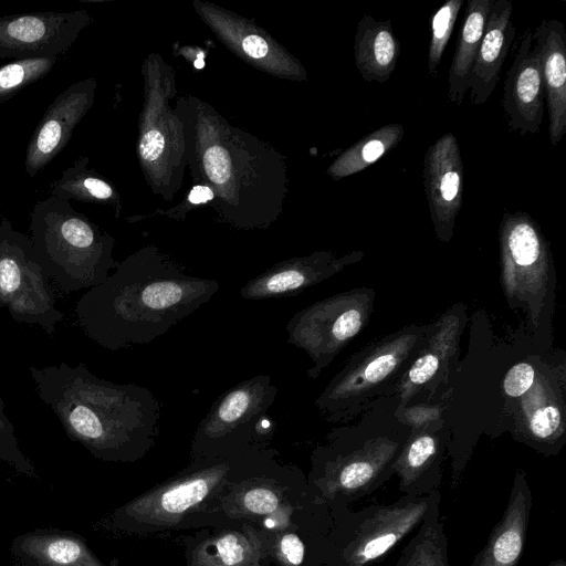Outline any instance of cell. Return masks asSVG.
Instances as JSON below:
<instances>
[{
    "mask_svg": "<svg viewBox=\"0 0 566 566\" xmlns=\"http://www.w3.org/2000/svg\"><path fill=\"white\" fill-rule=\"evenodd\" d=\"M423 185L431 221L438 238L452 237L462 206L463 163L457 137L446 133L430 145L423 158Z\"/></svg>",
    "mask_w": 566,
    "mask_h": 566,
    "instance_id": "cell-10",
    "label": "cell"
},
{
    "mask_svg": "<svg viewBox=\"0 0 566 566\" xmlns=\"http://www.w3.org/2000/svg\"><path fill=\"white\" fill-rule=\"evenodd\" d=\"M87 158H78L51 182L50 195L61 200L105 201L114 196L112 187L86 167Z\"/></svg>",
    "mask_w": 566,
    "mask_h": 566,
    "instance_id": "cell-23",
    "label": "cell"
},
{
    "mask_svg": "<svg viewBox=\"0 0 566 566\" xmlns=\"http://www.w3.org/2000/svg\"><path fill=\"white\" fill-rule=\"evenodd\" d=\"M405 134L399 123L386 124L347 148L331 166L334 178L360 172L397 147Z\"/></svg>",
    "mask_w": 566,
    "mask_h": 566,
    "instance_id": "cell-22",
    "label": "cell"
},
{
    "mask_svg": "<svg viewBox=\"0 0 566 566\" xmlns=\"http://www.w3.org/2000/svg\"><path fill=\"white\" fill-rule=\"evenodd\" d=\"M49 276L38 261L31 238L0 221V307L17 322L53 335L64 314L56 307Z\"/></svg>",
    "mask_w": 566,
    "mask_h": 566,
    "instance_id": "cell-5",
    "label": "cell"
},
{
    "mask_svg": "<svg viewBox=\"0 0 566 566\" xmlns=\"http://www.w3.org/2000/svg\"><path fill=\"white\" fill-rule=\"evenodd\" d=\"M439 367V359L433 354H427L418 358L409 369L408 377L415 385L429 380Z\"/></svg>",
    "mask_w": 566,
    "mask_h": 566,
    "instance_id": "cell-31",
    "label": "cell"
},
{
    "mask_svg": "<svg viewBox=\"0 0 566 566\" xmlns=\"http://www.w3.org/2000/svg\"><path fill=\"white\" fill-rule=\"evenodd\" d=\"M94 86L93 80L77 81L50 104L27 148L24 169L30 177L50 164L70 142L92 104Z\"/></svg>",
    "mask_w": 566,
    "mask_h": 566,
    "instance_id": "cell-11",
    "label": "cell"
},
{
    "mask_svg": "<svg viewBox=\"0 0 566 566\" xmlns=\"http://www.w3.org/2000/svg\"><path fill=\"white\" fill-rule=\"evenodd\" d=\"M35 392L67 438L106 461L143 455L159 431L161 408L148 388L99 378L84 364L30 367Z\"/></svg>",
    "mask_w": 566,
    "mask_h": 566,
    "instance_id": "cell-2",
    "label": "cell"
},
{
    "mask_svg": "<svg viewBox=\"0 0 566 566\" xmlns=\"http://www.w3.org/2000/svg\"><path fill=\"white\" fill-rule=\"evenodd\" d=\"M440 503L441 499L432 504L392 566H451Z\"/></svg>",
    "mask_w": 566,
    "mask_h": 566,
    "instance_id": "cell-21",
    "label": "cell"
},
{
    "mask_svg": "<svg viewBox=\"0 0 566 566\" xmlns=\"http://www.w3.org/2000/svg\"><path fill=\"white\" fill-rule=\"evenodd\" d=\"M533 41L541 60L549 142L557 146L566 133V30L563 22L542 20L533 32Z\"/></svg>",
    "mask_w": 566,
    "mask_h": 566,
    "instance_id": "cell-15",
    "label": "cell"
},
{
    "mask_svg": "<svg viewBox=\"0 0 566 566\" xmlns=\"http://www.w3.org/2000/svg\"><path fill=\"white\" fill-rule=\"evenodd\" d=\"M245 507L259 514H266L273 512L279 504L276 495L268 489H252L244 496Z\"/></svg>",
    "mask_w": 566,
    "mask_h": 566,
    "instance_id": "cell-30",
    "label": "cell"
},
{
    "mask_svg": "<svg viewBox=\"0 0 566 566\" xmlns=\"http://www.w3.org/2000/svg\"><path fill=\"white\" fill-rule=\"evenodd\" d=\"M270 375L248 378L221 394L199 422L192 447L198 454H217L269 436V410L277 396Z\"/></svg>",
    "mask_w": 566,
    "mask_h": 566,
    "instance_id": "cell-6",
    "label": "cell"
},
{
    "mask_svg": "<svg viewBox=\"0 0 566 566\" xmlns=\"http://www.w3.org/2000/svg\"><path fill=\"white\" fill-rule=\"evenodd\" d=\"M213 198V192L209 187L206 186H196L189 193V201L191 203L198 205L202 202H207Z\"/></svg>",
    "mask_w": 566,
    "mask_h": 566,
    "instance_id": "cell-36",
    "label": "cell"
},
{
    "mask_svg": "<svg viewBox=\"0 0 566 566\" xmlns=\"http://www.w3.org/2000/svg\"><path fill=\"white\" fill-rule=\"evenodd\" d=\"M534 380V369L522 363L513 366L504 378V390L509 396L518 397L525 394Z\"/></svg>",
    "mask_w": 566,
    "mask_h": 566,
    "instance_id": "cell-29",
    "label": "cell"
},
{
    "mask_svg": "<svg viewBox=\"0 0 566 566\" xmlns=\"http://www.w3.org/2000/svg\"><path fill=\"white\" fill-rule=\"evenodd\" d=\"M559 423V410L554 406H546L535 411L531 419L530 429L535 438L545 440L553 436Z\"/></svg>",
    "mask_w": 566,
    "mask_h": 566,
    "instance_id": "cell-28",
    "label": "cell"
},
{
    "mask_svg": "<svg viewBox=\"0 0 566 566\" xmlns=\"http://www.w3.org/2000/svg\"><path fill=\"white\" fill-rule=\"evenodd\" d=\"M221 562L228 566L241 563L244 558V548L234 535H227L217 543Z\"/></svg>",
    "mask_w": 566,
    "mask_h": 566,
    "instance_id": "cell-32",
    "label": "cell"
},
{
    "mask_svg": "<svg viewBox=\"0 0 566 566\" xmlns=\"http://www.w3.org/2000/svg\"><path fill=\"white\" fill-rule=\"evenodd\" d=\"M31 241L44 272L64 293L103 283L118 265L113 241L70 201L48 197L30 213Z\"/></svg>",
    "mask_w": 566,
    "mask_h": 566,
    "instance_id": "cell-3",
    "label": "cell"
},
{
    "mask_svg": "<svg viewBox=\"0 0 566 566\" xmlns=\"http://www.w3.org/2000/svg\"><path fill=\"white\" fill-rule=\"evenodd\" d=\"M88 20L83 10L1 15L0 60L57 57L72 48Z\"/></svg>",
    "mask_w": 566,
    "mask_h": 566,
    "instance_id": "cell-9",
    "label": "cell"
},
{
    "mask_svg": "<svg viewBox=\"0 0 566 566\" xmlns=\"http://www.w3.org/2000/svg\"><path fill=\"white\" fill-rule=\"evenodd\" d=\"M0 461L11 465L17 472L31 479L39 474L30 459L21 451L14 427L4 413V402L0 397Z\"/></svg>",
    "mask_w": 566,
    "mask_h": 566,
    "instance_id": "cell-26",
    "label": "cell"
},
{
    "mask_svg": "<svg viewBox=\"0 0 566 566\" xmlns=\"http://www.w3.org/2000/svg\"><path fill=\"white\" fill-rule=\"evenodd\" d=\"M439 490L428 495H402L389 504H374L352 512L336 513L331 545V566H370L381 560L407 535L419 527Z\"/></svg>",
    "mask_w": 566,
    "mask_h": 566,
    "instance_id": "cell-4",
    "label": "cell"
},
{
    "mask_svg": "<svg viewBox=\"0 0 566 566\" xmlns=\"http://www.w3.org/2000/svg\"><path fill=\"white\" fill-rule=\"evenodd\" d=\"M203 65H205V62H203V60H202V55H200V59L198 57V59L196 60V62H195V66H196L197 69H202V67H203Z\"/></svg>",
    "mask_w": 566,
    "mask_h": 566,
    "instance_id": "cell-38",
    "label": "cell"
},
{
    "mask_svg": "<svg viewBox=\"0 0 566 566\" xmlns=\"http://www.w3.org/2000/svg\"><path fill=\"white\" fill-rule=\"evenodd\" d=\"M206 172L214 184H224L231 172L228 151L221 146L209 147L203 156Z\"/></svg>",
    "mask_w": 566,
    "mask_h": 566,
    "instance_id": "cell-27",
    "label": "cell"
},
{
    "mask_svg": "<svg viewBox=\"0 0 566 566\" xmlns=\"http://www.w3.org/2000/svg\"><path fill=\"white\" fill-rule=\"evenodd\" d=\"M513 4L509 0H494L485 30L471 70L468 90L473 105L484 104L500 80V73L514 40Z\"/></svg>",
    "mask_w": 566,
    "mask_h": 566,
    "instance_id": "cell-16",
    "label": "cell"
},
{
    "mask_svg": "<svg viewBox=\"0 0 566 566\" xmlns=\"http://www.w3.org/2000/svg\"><path fill=\"white\" fill-rule=\"evenodd\" d=\"M10 554L17 566H104L84 537L59 528H34L15 536Z\"/></svg>",
    "mask_w": 566,
    "mask_h": 566,
    "instance_id": "cell-17",
    "label": "cell"
},
{
    "mask_svg": "<svg viewBox=\"0 0 566 566\" xmlns=\"http://www.w3.org/2000/svg\"><path fill=\"white\" fill-rule=\"evenodd\" d=\"M164 147V136L158 130H148L139 143V153L145 160L154 161L161 155Z\"/></svg>",
    "mask_w": 566,
    "mask_h": 566,
    "instance_id": "cell-33",
    "label": "cell"
},
{
    "mask_svg": "<svg viewBox=\"0 0 566 566\" xmlns=\"http://www.w3.org/2000/svg\"><path fill=\"white\" fill-rule=\"evenodd\" d=\"M533 495L524 473L514 478L501 520L467 566H517L526 542Z\"/></svg>",
    "mask_w": 566,
    "mask_h": 566,
    "instance_id": "cell-14",
    "label": "cell"
},
{
    "mask_svg": "<svg viewBox=\"0 0 566 566\" xmlns=\"http://www.w3.org/2000/svg\"><path fill=\"white\" fill-rule=\"evenodd\" d=\"M281 551L293 565L302 564L305 555V546L295 534H287L281 541Z\"/></svg>",
    "mask_w": 566,
    "mask_h": 566,
    "instance_id": "cell-34",
    "label": "cell"
},
{
    "mask_svg": "<svg viewBox=\"0 0 566 566\" xmlns=\"http://www.w3.org/2000/svg\"><path fill=\"white\" fill-rule=\"evenodd\" d=\"M57 57L15 60L0 67V104L21 90L43 78Z\"/></svg>",
    "mask_w": 566,
    "mask_h": 566,
    "instance_id": "cell-24",
    "label": "cell"
},
{
    "mask_svg": "<svg viewBox=\"0 0 566 566\" xmlns=\"http://www.w3.org/2000/svg\"><path fill=\"white\" fill-rule=\"evenodd\" d=\"M463 0H448L431 18V36L428 49V71L434 73L452 34Z\"/></svg>",
    "mask_w": 566,
    "mask_h": 566,
    "instance_id": "cell-25",
    "label": "cell"
},
{
    "mask_svg": "<svg viewBox=\"0 0 566 566\" xmlns=\"http://www.w3.org/2000/svg\"><path fill=\"white\" fill-rule=\"evenodd\" d=\"M494 0H470L458 35L448 78L450 102L460 106L468 92L471 70L485 30L490 8Z\"/></svg>",
    "mask_w": 566,
    "mask_h": 566,
    "instance_id": "cell-20",
    "label": "cell"
},
{
    "mask_svg": "<svg viewBox=\"0 0 566 566\" xmlns=\"http://www.w3.org/2000/svg\"><path fill=\"white\" fill-rule=\"evenodd\" d=\"M402 447L388 441L344 444L339 439L321 453V481L335 511L360 500L391 478Z\"/></svg>",
    "mask_w": 566,
    "mask_h": 566,
    "instance_id": "cell-7",
    "label": "cell"
},
{
    "mask_svg": "<svg viewBox=\"0 0 566 566\" xmlns=\"http://www.w3.org/2000/svg\"><path fill=\"white\" fill-rule=\"evenodd\" d=\"M545 93L541 60L527 30L520 42L504 82L502 107L510 130L524 136L541 129Z\"/></svg>",
    "mask_w": 566,
    "mask_h": 566,
    "instance_id": "cell-12",
    "label": "cell"
},
{
    "mask_svg": "<svg viewBox=\"0 0 566 566\" xmlns=\"http://www.w3.org/2000/svg\"><path fill=\"white\" fill-rule=\"evenodd\" d=\"M548 566H566V563L563 558H557L552 560Z\"/></svg>",
    "mask_w": 566,
    "mask_h": 566,
    "instance_id": "cell-37",
    "label": "cell"
},
{
    "mask_svg": "<svg viewBox=\"0 0 566 566\" xmlns=\"http://www.w3.org/2000/svg\"><path fill=\"white\" fill-rule=\"evenodd\" d=\"M242 48L248 55L254 59L263 57L269 50L265 40L255 34L247 36L242 42Z\"/></svg>",
    "mask_w": 566,
    "mask_h": 566,
    "instance_id": "cell-35",
    "label": "cell"
},
{
    "mask_svg": "<svg viewBox=\"0 0 566 566\" xmlns=\"http://www.w3.org/2000/svg\"><path fill=\"white\" fill-rule=\"evenodd\" d=\"M400 41L395 35L391 20L378 21L365 14L358 22L354 55L356 67L364 81L387 82L400 56Z\"/></svg>",
    "mask_w": 566,
    "mask_h": 566,
    "instance_id": "cell-19",
    "label": "cell"
},
{
    "mask_svg": "<svg viewBox=\"0 0 566 566\" xmlns=\"http://www.w3.org/2000/svg\"><path fill=\"white\" fill-rule=\"evenodd\" d=\"M343 261L319 253L279 263L249 280L240 289V296L244 300L293 296L338 271Z\"/></svg>",
    "mask_w": 566,
    "mask_h": 566,
    "instance_id": "cell-18",
    "label": "cell"
},
{
    "mask_svg": "<svg viewBox=\"0 0 566 566\" xmlns=\"http://www.w3.org/2000/svg\"><path fill=\"white\" fill-rule=\"evenodd\" d=\"M361 324V313L350 297L336 295L295 313L286 324V342L307 353L313 361L307 375L316 378Z\"/></svg>",
    "mask_w": 566,
    "mask_h": 566,
    "instance_id": "cell-8",
    "label": "cell"
},
{
    "mask_svg": "<svg viewBox=\"0 0 566 566\" xmlns=\"http://www.w3.org/2000/svg\"><path fill=\"white\" fill-rule=\"evenodd\" d=\"M408 352L409 339L405 337L377 348L361 365L353 360L328 384L315 406L332 421L342 418L356 403L358 395L392 375Z\"/></svg>",
    "mask_w": 566,
    "mask_h": 566,
    "instance_id": "cell-13",
    "label": "cell"
},
{
    "mask_svg": "<svg viewBox=\"0 0 566 566\" xmlns=\"http://www.w3.org/2000/svg\"><path fill=\"white\" fill-rule=\"evenodd\" d=\"M218 290L217 279L188 275L154 251L139 252L80 297L76 321L94 343L119 350L168 333Z\"/></svg>",
    "mask_w": 566,
    "mask_h": 566,
    "instance_id": "cell-1",
    "label": "cell"
}]
</instances>
